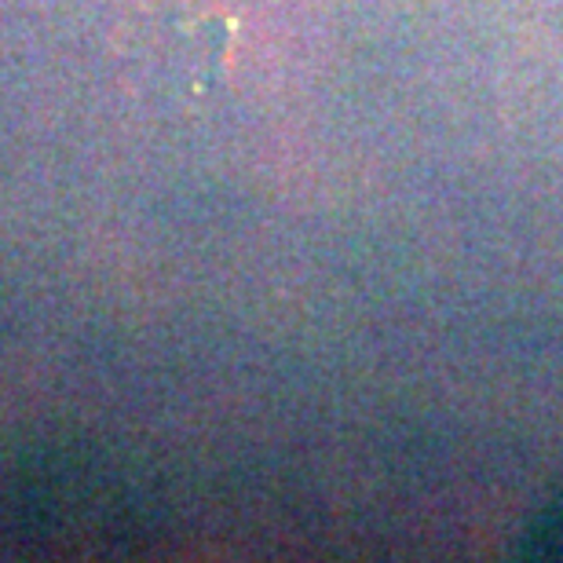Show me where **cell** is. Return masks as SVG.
I'll return each mask as SVG.
<instances>
[{"label": "cell", "mask_w": 563, "mask_h": 563, "mask_svg": "<svg viewBox=\"0 0 563 563\" xmlns=\"http://www.w3.org/2000/svg\"><path fill=\"white\" fill-rule=\"evenodd\" d=\"M527 553L534 556H563V498L556 501L553 512H545L538 527L527 538Z\"/></svg>", "instance_id": "cell-1"}]
</instances>
